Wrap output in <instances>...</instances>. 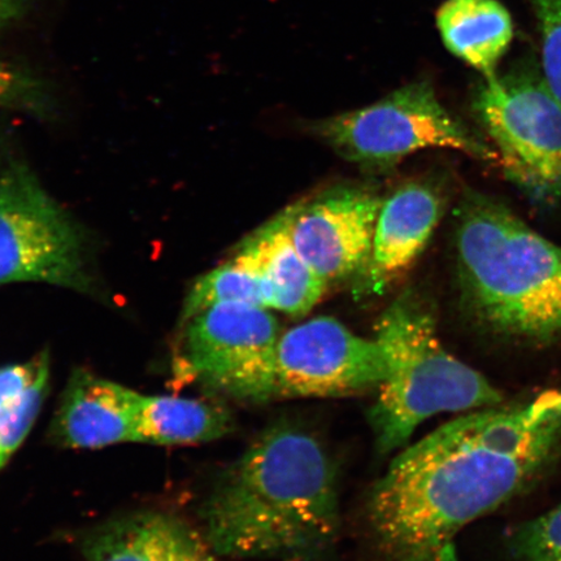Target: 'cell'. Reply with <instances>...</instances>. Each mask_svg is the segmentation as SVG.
<instances>
[{
	"instance_id": "1",
	"label": "cell",
	"mask_w": 561,
	"mask_h": 561,
	"mask_svg": "<svg viewBox=\"0 0 561 561\" xmlns=\"http://www.w3.org/2000/svg\"><path fill=\"white\" fill-rule=\"evenodd\" d=\"M561 451V390L448 421L390 462L368 522L390 561H438L458 531L512 500Z\"/></svg>"
},
{
	"instance_id": "2",
	"label": "cell",
	"mask_w": 561,
	"mask_h": 561,
	"mask_svg": "<svg viewBox=\"0 0 561 561\" xmlns=\"http://www.w3.org/2000/svg\"><path fill=\"white\" fill-rule=\"evenodd\" d=\"M216 556L311 561L340 533L331 455L300 426L265 430L217 483L202 511Z\"/></svg>"
},
{
	"instance_id": "3",
	"label": "cell",
	"mask_w": 561,
	"mask_h": 561,
	"mask_svg": "<svg viewBox=\"0 0 561 561\" xmlns=\"http://www.w3.org/2000/svg\"><path fill=\"white\" fill-rule=\"evenodd\" d=\"M462 305L506 339L561 342V245L502 202L467 192L455 213Z\"/></svg>"
},
{
	"instance_id": "4",
	"label": "cell",
	"mask_w": 561,
	"mask_h": 561,
	"mask_svg": "<svg viewBox=\"0 0 561 561\" xmlns=\"http://www.w3.org/2000/svg\"><path fill=\"white\" fill-rule=\"evenodd\" d=\"M388 375L368 412L377 450L401 451L426 420L500 405L504 399L480 371L442 345L425 301L405 291L386 308L375 328Z\"/></svg>"
},
{
	"instance_id": "5",
	"label": "cell",
	"mask_w": 561,
	"mask_h": 561,
	"mask_svg": "<svg viewBox=\"0 0 561 561\" xmlns=\"http://www.w3.org/2000/svg\"><path fill=\"white\" fill-rule=\"evenodd\" d=\"M511 184L533 202L561 205V102L535 61L483 77L472 104Z\"/></svg>"
},
{
	"instance_id": "6",
	"label": "cell",
	"mask_w": 561,
	"mask_h": 561,
	"mask_svg": "<svg viewBox=\"0 0 561 561\" xmlns=\"http://www.w3.org/2000/svg\"><path fill=\"white\" fill-rule=\"evenodd\" d=\"M278 322L266 308L224 304L180 320L173 348L179 382L231 401L263 403L277 398Z\"/></svg>"
},
{
	"instance_id": "7",
	"label": "cell",
	"mask_w": 561,
	"mask_h": 561,
	"mask_svg": "<svg viewBox=\"0 0 561 561\" xmlns=\"http://www.w3.org/2000/svg\"><path fill=\"white\" fill-rule=\"evenodd\" d=\"M314 131L342 158L368 168L383 170L427 149L497 161L493 147L451 115L426 81L410 83L368 107L325 118Z\"/></svg>"
},
{
	"instance_id": "8",
	"label": "cell",
	"mask_w": 561,
	"mask_h": 561,
	"mask_svg": "<svg viewBox=\"0 0 561 561\" xmlns=\"http://www.w3.org/2000/svg\"><path fill=\"white\" fill-rule=\"evenodd\" d=\"M93 293L82 230L18 159L0 163V285Z\"/></svg>"
},
{
	"instance_id": "9",
	"label": "cell",
	"mask_w": 561,
	"mask_h": 561,
	"mask_svg": "<svg viewBox=\"0 0 561 561\" xmlns=\"http://www.w3.org/2000/svg\"><path fill=\"white\" fill-rule=\"evenodd\" d=\"M388 363L375 339L319 316L280 334L277 398H342L380 388Z\"/></svg>"
},
{
	"instance_id": "10",
	"label": "cell",
	"mask_w": 561,
	"mask_h": 561,
	"mask_svg": "<svg viewBox=\"0 0 561 561\" xmlns=\"http://www.w3.org/2000/svg\"><path fill=\"white\" fill-rule=\"evenodd\" d=\"M382 199L342 187L293 206L290 236L299 254L328 284L360 272L370 256Z\"/></svg>"
},
{
	"instance_id": "11",
	"label": "cell",
	"mask_w": 561,
	"mask_h": 561,
	"mask_svg": "<svg viewBox=\"0 0 561 561\" xmlns=\"http://www.w3.org/2000/svg\"><path fill=\"white\" fill-rule=\"evenodd\" d=\"M444 202L437 188L409 182L382 201L370 256L359 272L362 296H378L403 276L430 242Z\"/></svg>"
},
{
	"instance_id": "12",
	"label": "cell",
	"mask_w": 561,
	"mask_h": 561,
	"mask_svg": "<svg viewBox=\"0 0 561 561\" xmlns=\"http://www.w3.org/2000/svg\"><path fill=\"white\" fill-rule=\"evenodd\" d=\"M142 396L88 370H77L62 394L51 427L59 445L102 448L138 442Z\"/></svg>"
},
{
	"instance_id": "13",
	"label": "cell",
	"mask_w": 561,
	"mask_h": 561,
	"mask_svg": "<svg viewBox=\"0 0 561 561\" xmlns=\"http://www.w3.org/2000/svg\"><path fill=\"white\" fill-rule=\"evenodd\" d=\"M88 561H217L205 536L178 516L139 512L94 530Z\"/></svg>"
},
{
	"instance_id": "14",
	"label": "cell",
	"mask_w": 561,
	"mask_h": 561,
	"mask_svg": "<svg viewBox=\"0 0 561 561\" xmlns=\"http://www.w3.org/2000/svg\"><path fill=\"white\" fill-rule=\"evenodd\" d=\"M290 214L291 208H286L243 241L238 251L261 276L268 310L301 318L319 304L329 284L294 245Z\"/></svg>"
},
{
	"instance_id": "15",
	"label": "cell",
	"mask_w": 561,
	"mask_h": 561,
	"mask_svg": "<svg viewBox=\"0 0 561 561\" xmlns=\"http://www.w3.org/2000/svg\"><path fill=\"white\" fill-rule=\"evenodd\" d=\"M437 26L447 50L483 77L496 73L514 39V21L497 0H446Z\"/></svg>"
},
{
	"instance_id": "16",
	"label": "cell",
	"mask_w": 561,
	"mask_h": 561,
	"mask_svg": "<svg viewBox=\"0 0 561 561\" xmlns=\"http://www.w3.org/2000/svg\"><path fill=\"white\" fill-rule=\"evenodd\" d=\"M233 419L219 403L180 397L142 396L138 442L158 446L206 444L227 436Z\"/></svg>"
},
{
	"instance_id": "17",
	"label": "cell",
	"mask_w": 561,
	"mask_h": 561,
	"mask_svg": "<svg viewBox=\"0 0 561 561\" xmlns=\"http://www.w3.org/2000/svg\"><path fill=\"white\" fill-rule=\"evenodd\" d=\"M224 304L257 306L268 310L261 276L248 257L238 250L229 261L195 280L185 299L180 320L191 318L210 306Z\"/></svg>"
},
{
	"instance_id": "18",
	"label": "cell",
	"mask_w": 561,
	"mask_h": 561,
	"mask_svg": "<svg viewBox=\"0 0 561 561\" xmlns=\"http://www.w3.org/2000/svg\"><path fill=\"white\" fill-rule=\"evenodd\" d=\"M56 107L50 83L21 62L0 56V111L46 117Z\"/></svg>"
},
{
	"instance_id": "19",
	"label": "cell",
	"mask_w": 561,
	"mask_h": 561,
	"mask_svg": "<svg viewBox=\"0 0 561 561\" xmlns=\"http://www.w3.org/2000/svg\"><path fill=\"white\" fill-rule=\"evenodd\" d=\"M510 550L514 561H561V504L518 526Z\"/></svg>"
},
{
	"instance_id": "20",
	"label": "cell",
	"mask_w": 561,
	"mask_h": 561,
	"mask_svg": "<svg viewBox=\"0 0 561 561\" xmlns=\"http://www.w3.org/2000/svg\"><path fill=\"white\" fill-rule=\"evenodd\" d=\"M48 378H50V371L38 378L24 401L15 409L0 411V471L32 431L47 394Z\"/></svg>"
},
{
	"instance_id": "21",
	"label": "cell",
	"mask_w": 561,
	"mask_h": 561,
	"mask_svg": "<svg viewBox=\"0 0 561 561\" xmlns=\"http://www.w3.org/2000/svg\"><path fill=\"white\" fill-rule=\"evenodd\" d=\"M541 35V72L561 102V0H529Z\"/></svg>"
},
{
	"instance_id": "22",
	"label": "cell",
	"mask_w": 561,
	"mask_h": 561,
	"mask_svg": "<svg viewBox=\"0 0 561 561\" xmlns=\"http://www.w3.org/2000/svg\"><path fill=\"white\" fill-rule=\"evenodd\" d=\"M31 4L32 0H0V30L25 18Z\"/></svg>"
},
{
	"instance_id": "23",
	"label": "cell",
	"mask_w": 561,
	"mask_h": 561,
	"mask_svg": "<svg viewBox=\"0 0 561 561\" xmlns=\"http://www.w3.org/2000/svg\"><path fill=\"white\" fill-rule=\"evenodd\" d=\"M438 561H459L456 556L454 543L448 545L444 551H442Z\"/></svg>"
}]
</instances>
